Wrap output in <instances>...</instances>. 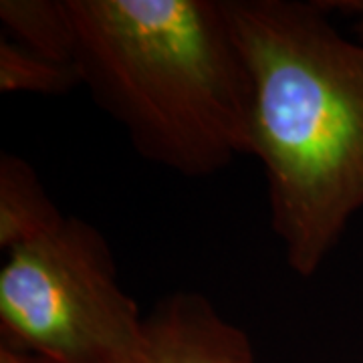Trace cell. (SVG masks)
<instances>
[{"label": "cell", "instance_id": "cell-6", "mask_svg": "<svg viewBox=\"0 0 363 363\" xmlns=\"http://www.w3.org/2000/svg\"><path fill=\"white\" fill-rule=\"evenodd\" d=\"M0 23L28 51L73 65V26L65 0H2Z\"/></svg>", "mask_w": 363, "mask_h": 363}, {"label": "cell", "instance_id": "cell-7", "mask_svg": "<svg viewBox=\"0 0 363 363\" xmlns=\"http://www.w3.org/2000/svg\"><path fill=\"white\" fill-rule=\"evenodd\" d=\"M81 85L75 65L59 63L16 45L9 37L0 39V91L65 95Z\"/></svg>", "mask_w": 363, "mask_h": 363}, {"label": "cell", "instance_id": "cell-3", "mask_svg": "<svg viewBox=\"0 0 363 363\" xmlns=\"http://www.w3.org/2000/svg\"><path fill=\"white\" fill-rule=\"evenodd\" d=\"M145 327L93 224L65 216L6 252L0 269V345L52 363H125Z\"/></svg>", "mask_w": 363, "mask_h": 363}, {"label": "cell", "instance_id": "cell-8", "mask_svg": "<svg viewBox=\"0 0 363 363\" xmlns=\"http://www.w3.org/2000/svg\"><path fill=\"white\" fill-rule=\"evenodd\" d=\"M325 13L331 11H341V13H351L357 16V25H355V33L357 37L363 40V2H319Z\"/></svg>", "mask_w": 363, "mask_h": 363}, {"label": "cell", "instance_id": "cell-9", "mask_svg": "<svg viewBox=\"0 0 363 363\" xmlns=\"http://www.w3.org/2000/svg\"><path fill=\"white\" fill-rule=\"evenodd\" d=\"M0 363H52L45 357L33 355V353H25V351L13 350L6 345H0Z\"/></svg>", "mask_w": 363, "mask_h": 363}, {"label": "cell", "instance_id": "cell-2", "mask_svg": "<svg viewBox=\"0 0 363 363\" xmlns=\"http://www.w3.org/2000/svg\"><path fill=\"white\" fill-rule=\"evenodd\" d=\"M81 85L135 152L188 178L250 156L252 87L224 0H65Z\"/></svg>", "mask_w": 363, "mask_h": 363}, {"label": "cell", "instance_id": "cell-4", "mask_svg": "<svg viewBox=\"0 0 363 363\" xmlns=\"http://www.w3.org/2000/svg\"><path fill=\"white\" fill-rule=\"evenodd\" d=\"M125 363H255V347L204 295L174 293L145 315L142 341Z\"/></svg>", "mask_w": 363, "mask_h": 363}, {"label": "cell", "instance_id": "cell-1", "mask_svg": "<svg viewBox=\"0 0 363 363\" xmlns=\"http://www.w3.org/2000/svg\"><path fill=\"white\" fill-rule=\"evenodd\" d=\"M224 4L250 75L271 226L291 271L313 277L363 208V40L317 0Z\"/></svg>", "mask_w": 363, "mask_h": 363}, {"label": "cell", "instance_id": "cell-5", "mask_svg": "<svg viewBox=\"0 0 363 363\" xmlns=\"http://www.w3.org/2000/svg\"><path fill=\"white\" fill-rule=\"evenodd\" d=\"M65 216L35 168L14 154L0 156V248L4 252L52 230Z\"/></svg>", "mask_w": 363, "mask_h": 363}]
</instances>
